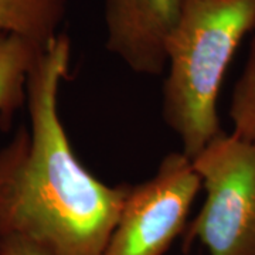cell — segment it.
<instances>
[{"instance_id": "cell-1", "label": "cell", "mask_w": 255, "mask_h": 255, "mask_svg": "<svg viewBox=\"0 0 255 255\" xmlns=\"http://www.w3.org/2000/svg\"><path fill=\"white\" fill-rule=\"evenodd\" d=\"M70 61L60 33L30 71L28 125L0 149V240L24 238L50 255H104L132 184L104 183L74 153L58 112Z\"/></svg>"}, {"instance_id": "cell-8", "label": "cell", "mask_w": 255, "mask_h": 255, "mask_svg": "<svg viewBox=\"0 0 255 255\" xmlns=\"http://www.w3.org/2000/svg\"><path fill=\"white\" fill-rule=\"evenodd\" d=\"M230 119L234 135L255 142V33L246 65L233 90Z\"/></svg>"}, {"instance_id": "cell-3", "label": "cell", "mask_w": 255, "mask_h": 255, "mask_svg": "<svg viewBox=\"0 0 255 255\" xmlns=\"http://www.w3.org/2000/svg\"><path fill=\"white\" fill-rule=\"evenodd\" d=\"M191 163L206 200L187 223L184 246L199 241L209 255H255V142L221 132Z\"/></svg>"}, {"instance_id": "cell-9", "label": "cell", "mask_w": 255, "mask_h": 255, "mask_svg": "<svg viewBox=\"0 0 255 255\" xmlns=\"http://www.w3.org/2000/svg\"><path fill=\"white\" fill-rule=\"evenodd\" d=\"M0 255H50L31 241L20 237L0 240Z\"/></svg>"}, {"instance_id": "cell-5", "label": "cell", "mask_w": 255, "mask_h": 255, "mask_svg": "<svg viewBox=\"0 0 255 255\" xmlns=\"http://www.w3.org/2000/svg\"><path fill=\"white\" fill-rule=\"evenodd\" d=\"M107 48L137 74L166 70V41L183 0H104Z\"/></svg>"}, {"instance_id": "cell-2", "label": "cell", "mask_w": 255, "mask_h": 255, "mask_svg": "<svg viewBox=\"0 0 255 255\" xmlns=\"http://www.w3.org/2000/svg\"><path fill=\"white\" fill-rule=\"evenodd\" d=\"M255 30V0H183L166 41L162 114L193 159L223 132L219 94L243 38Z\"/></svg>"}, {"instance_id": "cell-4", "label": "cell", "mask_w": 255, "mask_h": 255, "mask_svg": "<svg viewBox=\"0 0 255 255\" xmlns=\"http://www.w3.org/2000/svg\"><path fill=\"white\" fill-rule=\"evenodd\" d=\"M200 190L189 156H164L153 177L130 186L104 255H163L184 233Z\"/></svg>"}, {"instance_id": "cell-6", "label": "cell", "mask_w": 255, "mask_h": 255, "mask_svg": "<svg viewBox=\"0 0 255 255\" xmlns=\"http://www.w3.org/2000/svg\"><path fill=\"white\" fill-rule=\"evenodd\" d=\"M44 47L23 37L0 33V128L9 129L27 100V81Z\"/></svg>"}, {"instance_id": "cell-7", "label": "cell", "mask_w": 255, "mask_h": 255, "mask_svg": "<svg viewBox=\"0 0 255 255\" xmlns=\"http://www.w3.org/2000/svg\"><path fill=\"white\" fill-rule=\"evenodd\" d=\"M67 0H0V33L44 47L58 33Z\"/></svg>"}]
</instances>
